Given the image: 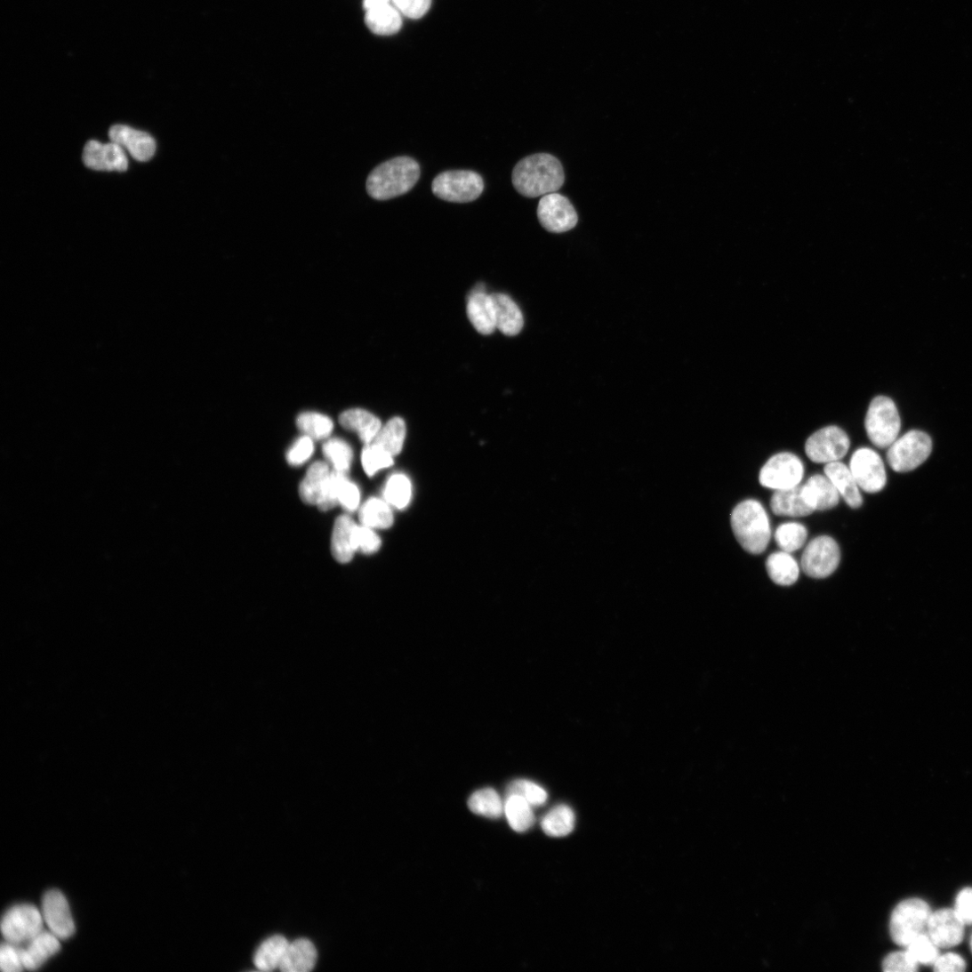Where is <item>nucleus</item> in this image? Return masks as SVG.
I'll return each instance as SVG.
<instances>
[{"label": "nucleus", "mask_w": 972, "mask_h": 972, "mask_svg": "<svg viewBox=\"0 0 972 972\" xmlns=\"http://www.w3.org/2000/svg\"><path fill=\"white\" fill-rule=\"evenodd\" d=\"M564 182L565 173L561 163L549 154H537L522 159L512 172L515 189L530 198L555 193Z\"/></svg>", "instance_id": "obj_1"}, {"label": "nucleus", "mask_w": 972, "mask_h": 972, "mask_svg": "<svg viewBox=\"0 0 972 972\" xmlns=\"http://www.w3.org/2000/svg\"><path fill=\"white\" fill-rule=\"evenodd\" d=\"M421 169L410 157H398L374 169L366 180V191L376 200H389L409 192L418 182Z\"/></svg>", "instance_id": "obj_2"}, {"label": "nucleus", "mask_w": 972, "mask_h": 972, "mask_svg": "<svg viewBox=\"0 0 972 972\" xmlns=\"http://www.w3.org/2000/svg\"><path fill=\"white\" fill-rule=\"evenodd\" d=\"M731 527L740 546L753 555L765 552L771 540L769 517L757 500H745L731 514Z\"/></svg>", "instance_id": "obj_3"}, {"label": "nucleus", "mask_w": 972, "mask_h": 972, "mask_svg": "<svg viewBox=\"0 0 972 972\" xmlns=\"http://www.w3.org/2000/svg\"><path fill=\"white\" fill-rule=\"evenodd\" d=\"M932 912L921 899H909L896 906L889 921V933L898 945L907 947L926 932Z\"/></svg>", "instance_id": "obj_4"}, {"label": "nucleus", "mask_w": 972, "mask_h": 972, "mask_svg": "<svg viewBox=\"0 0 972 972\" xmlns=\"http://www.w3.org/2000/svg\"><path fill=\"white\" fill-rule=\"evenodd\" d=\"M902 420L898 407L888 397H876L870 404L865 430L871 442L880 447H888L899 438Z\"/></svg>", "instance_id": "obj_5"}, {"label": "nucleus", "mask_w": 972, "mask_h": 972, "mask_svg": "<svg viewBox=\"0 0 972 972\" xmlns=\"http://www.w3.org/2000/svg\"><path fill=\"white\" fill-rule=\"evenodd\" d=\"M931 438L921 430H911L896 438L889 446L887 460L890 468L899 473L918 469L930 456Z\"/></svg>", "instance_id": "obj_6"}, {"label": "nucleus", "mask_w": 972, "mask_h": 972, "mask_svg": "<svg viewBox=\"0 0 972 972\" xmlns=\"http://www.w3.org/2000/svg\"><path fill=\"white\" fill-rule=\"evenodd\" d=\"M485 188L483 178L471 171H448L433 181V194L445 201L469 203L478 199Z\"/></svg>", "instance_id": "obj_7"}, {"label": "nucleus", "mask_w": 972, "mask_h": 972, "mask_svg": "<svg viewBox=\"0 0 972 972\" xmlns=\"http://www.w3.org/2000/svg\"><path fill=\"white\" fill-rule=\"evenodd\" d=\"M850 445V438L845 430L838 426H828L814 432L807 439L805 453L812 462L830 464L845 458Z\"/></svg>", "instance_id": "obj_8"}, {"label": "nucleus", "mask_w": 972, "mask_h": 972, "mask_svg": "<svg viewBox=\"0 0 972 972\" xmlns=\"http://www.w3.org/2000/svg\"><path fill=\"white\" fill-rule=\"evenodd\" d=\"M841 552L838 542L829 536L812 540L801 558V567L811 578L823 579L831 576L839 567Z\"/></svg>", "instance_id": "obj_9"}, {"label": "nucleus", "mask_w": 972, "mask_h": 972, "mask_svg": "<svg viewBox=\"0 0 972 972\" xmlns=\"http://www.w3.org/2000/svg\"><path fill=\"white\" fill-rule=\"evenodd\" d=\"M44 922L38 909L33 905L20 904L5 913L2 931L6 942L20 946L43 931Z\"/></svg>", "instance_id": "obj_10"}, {"label": "nucleus", "mask_w": 972, "mask_h": 972, "mask_svg": "<svg viewBox=\"0 0 972 972\" xmlns=\"http://www.w3.org/2000/svg\"><path fill=\"white\" fill-rule=\"evenodd\" d=\"M804 476V466L796 455L779 454L772 457L762 468L760 484L773 490H783L797 486Z\"/></svg>", "instance_id": "obj_11"}, {"label": "nucleus", "mask_w": 972, "mask_h": 972, "mask_svg": "<svg viewBox=\"0 0 972 972\" xmlns=\"http://www.w3.org/2000/svg\"><path fill=\"white\" fill-rule=\"evenodd\" d=\"M538 218L542 226L550 233L562 234L574 229L578 222V215L567 197L551 193L541 199L538 205Z\"/></svg>", "instance_id": "obj_12"}, {"label": "nucleus", "mask_w": 972, "mask_h": 972, "mask_svg": "<svg viewBox=\"0 0 972 972\" xmlns=\"http://www.w3.org/2000/svg\"><path fill=\"white\" fill-rule=\"evenodd\" d=\"M850 470L860 489L869 494L880 492L886 486L887 475L880 456L869 447L854 453Z\"/></svg>", "instance_id": "obj_13"}, {"label": "nucleus", "mask_w": 972, "mask_h": 972, "mask_svg": "<svg viewBox=\"0 0 972 972\" xmlns=\"http://www.w3.org/2000/svg\"><path fill=\"white\" fill-rule=\"evenodd\" d=\"M42 915L50 931L59 939H68L74 934L75 925L69 906L60 891L52 889L45 893Z\"/></svg>", "instance_id": "obj_14"}, {"label": "nucleus", "mask_w": 972, "mask_h": 972, "mask_svg": "<svg viewBox=\"0 0 972 972\" xmlns=\"http://www.w3.org/2000/svg\"><path fill=\"white\" fill-rule=\"evenodd\" d=\"M84 165L94 171L124 173L128 169V160L122 146L116 142L102 144L90 141L84 147Z\"/></svg>", "instance_id": "obj_15"}, {"label": "nucleus", "mask_w": 972, "mask_h": 972, "mask_svg": "<svg viewBox=\"0 0 972 972\" xmlns=\"http://www.w3.org/2000/svg\"><path fill=\"white\" fill-rule=\"evenodd\" d=\"M964 927L954 910L944 909L932 912L927 933L939 948H952L962 941Z\"/></svg>", "instance_id": "obj_16"}, {"label": "nucleus", "mask_w": 972, "mask_h": 972, "mask_svg": "<svg viewBox=\"0 0 972 972\" xmlns=\"http://www.w3.org/2000/svg\"><path fill=\"white\" fill-rule=\"evenodd\" d=\"M113 142L124 146L133 159L139 162L151 160L157 151V141L147 133L123 125H116L109 130Z\"/></svg>", "instance_id": "obj_17"}, {"label": "nucleus", "mask_w": 972, "mask_h": 972, "mask_svg": "<svg viewBox=\"0 0 972 972\" xmlns=\"http://www.w3.org/2000/svg\"><path fill=\"white\" fill-rule=\"evenodd\" d=\"M467 312L470 321L481 334L489 335L497 329L493 299L483 285L477 286L470 294Z\"/></svg>", "instance_id": "obj_18"}, {"label": "nucleus", "mask_w": 972, "mask_h": 972, "mask_svg": "<svg viewBox=\"0 0 972 972\" xmlns=\"http://www.w3.org/2000/svg\"><path fill=\"white\" fill-rule=\"evenodd\" d=\"M802 494L815 511L831 510L839 504L840 499L839 491L826 475L811 477L802 486Z\"/></svg>", "instance_id": "obj_19"}, {"label": "nucleus", "mask_w": 972, "mask_h": 972, "mask_svg": "<svg viewBox=\"0 0 972 972\" xmlns=\"http://www.w3.org/2000/svg\"><path fill=\"white\" fill-rule=\"evenodd\" d=\"M60 940L51 931H42L21 947L23 963L26 969L39 968L60 949Z\"/></svg>", "instance_id": "obj_20"}, {"label": "nucleus", "mask_w": 972, "mask_h": 972, "mask_svg": "<svg viewBox=\"0 0 972 972\" xmlns=\"http://www.w3.org/2000/svg\"><path fill=\"white\" fill-rule=\"evenodd\" d=\"M495 313L496 328L507 336H515L525 325L518 307L504 293L491 294Z\"/></svg>", "instance_id": "obj_21"}, {"label": "nucleus", "mask_w": 972, "mask_h": 972, "mask_svg": "<svg viewBox=\"0 0 972 972\" xmlns=\"http://www.w3.org/2000/svg\"><path fill=\"white\" fill-rule=\"evenodd\" d=\"M317 960V951L314 944L308 939H297L289 943L279 969L284 972H308L315 968Z\"/></svg>", "instance_id": "obj_22"}, {"label": "nucleus", "mask_w": 972, "mask_h": 972, "mask_svg": "<svg viewBox=\"0 0 972 972\" xmlns=\"http://www.w3.org/2000/svg\"><path fill=\"white\" fill-rule=\"evenodd\" d=\"M824 472L849 507L858 509L863 505L860 487L849 468L837 462L827 464Z\"/></svg>", "instance_id": "obj_23"}, {"label": "nucleus", "mask_w": 972, "mask_h": 972, "mask_svg": "<svg viewBox=\"0 0 972 972\" xmlns=\"http://www.w3.org/2000/svg\"><path fill=\"white\" fill-rule=\"evenodd\" d=\"M773 512L778 516L805 517L815 510L808 505L802 494V486L777 490L771 499Z\"/></svg>", "instance_id": "obj_24"}, {"label": "nucleus", "mask_w": 972, "mask_h": 972, "mask_svg": "<svg viewBox=\"0 0 972 972\" xmlns=\"http://www.w3.org/2000/svg\"><path fill=\"white\" fill-rule=\"evenodd\" d=\"M354 520L341 515L337 518L332 537V552L340 563L349 562L357 551L354 544V533L357 528Z\"/></svg>", "instance_id": "obj_25"}, {"label": "nucleus", "mask_w": 972, "mask_h": 972, "mask_svg": "<svg viewBox=\"0 0 972 972\" xmlns=\"http://www.w3.org/2000/svg\"><path fill=\"white\" fill-rule=\"evenodd\" d=\"M340 422L343 428L357 432L366 444L372 443L382 428L378 417L363 409L344 412L340 416Z\"/></svg>", "instance_id": "obj_26"}, {"label": "nucleus", "mask_w": 972, "mask_h": 972, "mask_svg": "<svg viewBox=\"0 0 972 972\" xmlns=\"http://www.w3.org/2000/svg\"><path fill=\"white\" fill-rule=\"evenodd\" d=\"M503 813L510 827L515 832H527L535 823L534 807L519 795L508 794Z\"/></svg>", "instance_id": "obj_27"}, {"label": "nucleus", "mask_w": 972, "mask_h": 972, "mask_svg": "<svg viewBox=\"0 0 972 972\" xmlns=\"http://www.w3.org/2000/svg\"><path fill=\"white\" fill-rule=\"evenodd\" d=\"M365 22L371 32L379 36H392L402 27L401 13L390 4L366 12Z\"/></svg>", "instance_id": "obj_28"}, {"label": "nucleus", "mask_w": 972, "mask_h": 972, "mask_svg": "<svg viewBox=\"0 0 972 972\" xmlns=\"http://www.w3.org/2000/svg\"><path fill=\"white\" fill-rule=\"evenodd\" d=\"M331 473L325 462H316L309 468L299 487V494L304 502L318 505Z\"/></svg>", "instance_id": "obj_29"}, {"label": "nucleus", "mask_w": 972, "mask_h": 972, "mask_svg": "<svg viewBox=\"0 0 972 972\" xmlns=\"http://www.w3.org/2000/svg\"><path fill=\"white\" fill-rule=\"evenodd\" d=\"M767 570L772 581L782 586L792 585L799 575V566L795 558L783 550L769 556Z\"/></svg>", "instance_id": "obj_30"}, {"label": "nucleus", "mask_w": 972, "mask_h": 972, "mask_svg": "<svg viewBox=\"0 0 972 972\" xmlns=\"http://www.w3.org/2000/svg\"><path fill=\"white\" fill-rule=\"evenodd\" d=\"M575 827L574 810L566 805H558L549 811L542 821L544 833L552 838L566 837Z\"/></svg>", "instance_id": "obj_31"}, {"label": "nucleus", "mask_w": 972, "mask_h": 972, "mask_svg": "<svg viewBox=\"0 0 972 972\" xmlns=\"http://www.w3.org/2000/svg\"><path fill=\"white\" fill-rule=\"evenodd\" d=\"M288 941L282 936H274L261 944L254 955V964L261 971L279 968L285 955Z\"/></svg>", "instance_id": "obj_32"}, {"label": "nucleus", "mask_w": 972, "mask_h": 972, "mask_svg": "<svg viewBox=\"0 0 972 972\" xmlns=\"http://www.w3.org/2000/svg\"><path fill=\"white\" fill-rule=\"evenodd\" d=\"M363 526L371 529H389L393 526L394 516L390 506L382 500L371 498L359 511Z\"/></svg>", "instance_id": "obj_33"}, {"label": "nucleus", "mask_w": 972, "mask_h": 972, "mask_svg": "<svg viewBox=\"0 0 972 972\" xmlns=\"http://www.w3.org/2000/svg\"><path fill=\"white\" fill-rule=\"evenodd\" d=\"M406 436L405 421L400 417H395L382 426L372 443L381 446L390 455L397 456L403 450Z\"/></svg>", "instance_id": "obj_34"}, {"label": "nucleus", "mask_w": 972, "mask_h": 972, "mask_svg": "<svg viewBox=\"0 0 972 972\" xmlns=\"http://www.w3.org/2000/svg\"><path fill=\"white\" fill-rule=\"evenodd\" d=\"M469 807L477 815L497 819L503 814L504 803L496 791L486 788L477 791L470 796Z\"/></svg>", "instance_id": "obj_35"}, {"label": "nucleus", "mask_w": 972, "mask_h": 972, "mask_svg": "<svg viewBox=\"0 0 972 972\" xmlns=\"http://www.w3.org/2000/svg\"><path fill=\"white\" fill-rule=\"evenodd\" d=\"M807 538V529L798 522L783 523L775 532V539L778 547L791 553L804 546Z\"/></svg>", "instance_id": "obj_36"}, {"label": "nucleus", "mask_w": 972, "mask_h": 972, "mask_svg": "<svg viewBox=\"0 0 972 972\" xmlns=\"http://www.w3.org/2000/svg\"><path fill=\"white\" fill-rule=\"evenodd\" d=\"M297 427L307 436L315 439L327 438L333 430V421L318 413H303L297 417Z\"/></svg>", "instance_id": "obj_37"}, {"label": "nucleus", "mask_w": 972, "mask_h": 972, "mask_svg": "<svg viewBox=\"0 0 972 972\" xmlns=\"http://www.w3.org/2000/svg\"><path fill=\"white\" fill-rule=\"evenodd\" d=\"M323 453L336 471L346 473L349 470L353 452L346 441L341 438H331L324 444Z\"/></svg>", "instance_id": "obj_38"}, {"label": "nucleus", "mask_w": 972, "mask_h": 972, "mask_svg": "<svg viewBox=\"0 0 972 972\" xmlns=\"http://www.w3.org/2000/svg\"><path fill=\"white\" fill-rule=\"evenodd\" d=\"M384 495L391 505L398 509L406 508L412 497V484L409 478L402 474L392 476L386 485Z\"/></svg>", "instance_id": "obj_39"}, {"label": "nucleus", "mask_w": 972, "mask_h": 972, "mask_svg": "<svg viewBox=\"0 0 972 972\" xmlns=\"http://www.w3.org/2000/svg\"><path fill=\"white\" fill-rule=\"evenodd\" d=\"M393 464V456L383 448L373 443L366 444L362 453V466L366 475L372 477Z\"/></svg>", "instance_id": "obj_40"}, {"label": "nucleus", "mask_w": 972, "mask_h": 972, "mask_svg": "<svg viewBox=\"0 0 972 972\" xmlns=\"http://www.w3.org/2000/svg\"><path fill=\"white\" fill-rule=\"evenodd\" d=\"M906 948L915 960L923 965H933L940 956V948L927 932L916 937Z\"/></svg>", "instance_id": "obj_41"}, {"label": "nucleus", "mask_w": 972, "mask_h": 972, "mask_svg": "<svg viewBox=\"0 0 972 972\" xmlns=\"http://www.w3.org/2000/svg\"><path fill=\"white\" fill-rule=\"evenodd\" d=\"M508 794H517L526 799L534 807L546 804L547 791L540 785L528 780H516L508 787Z\"/></svg>", "instance_id": "obj_42"}, {"label": "nucleus", "mask_w": 972, "mask_h": 972, "mask_svg": "<svg viewBox=\"0 0 972 972\" xmlns=\"http://www.w3.org/2000/svg\"><path fill=\"white\" fill-rule=\"evenodd\" d=\"M920 963L907 951L895 952L888 954L882 962V968L886 972H914L919 969Z\"/></svg>", "instance_id": "obj_43"}, {"label": "nucleus", "mask_w": 972, "mask_h": 972, "mask_svg": "<svg viewBox=\"0 0 972 972\" xmlns=\"http://www.w3.org/2000/svg\"><path fill=\"white\" fill-rule=\"evenodd\" d=\"M345 478V473L342 472L334 470L331 473L321 500L317 505L321 510H329L339 504L340 488Z\"/></svg>", "instance_id": "obj_44"}, {"label": "nucleus", "mask_w": 972, "mask_h": 972, "mask_svg": "<svg viewBox=\"0 0 972 972\" xmlns=\"http://www.w3.org/2000/svg\"><path fill=\"white\" fill-rule=\"evenodd\" d=\"M314 450L313 438L305 435L298 438L288 451L286 454L287 462L293 467L301 466L311 458Z\"/></svg>", "instance_id": "obj_45"}, {"label": "nucleus", "mask_w": 972, "mask_h": 972, "mask_svg": "<svg viewBox=\"0 0 972 972\" xmlns=\"http://www.w3.org/2000/svg\"><path fill=\"white\" fill-rule=\"evenodd\" d=\"M0 967L4 972H19L25 968L21 947L6 942L0 950Z\"/></svg>", "instance_id": "obj_46"}, {"label": "nucleus", "mask_w": 972, "mask_h": 972, "mask_svg": "<svg viewBox=\"0 0 972 972\" xmlns=\"http://www.w3.org/2000/svg\"><path fill=\"white\" fill-rule=\"evenodd\" d=\"M354 544L356 550L365 554H372L381 549L382 540L371 528L357 526L354 533Z\"/></svg>", "instance_id": "obj_47"}, {"label": "nucleus", "mask_w": 972, "mask_h": 972, "mask_svg": "<svg viewBox=\"0 0 972 972\" xmlns=\"http://www.w3.org/2000/svg\"><path fill=\"white\" fill-rule=\"evenodd\" d=\"M395 7L407 18L419 20L430 10L431 0H393Z\"/></svg>", "instance_id": "obj_48"}, {"label": "nucleus", "mask_w": 972, "mask_h": 972, "mask_svg": "<svg viewBox=\"0 0 972 972\" xmlns=\"http://www.w3.org/2000/svg\"><path fill=\"white\" fill-rule=\"evenodd\" d=\"M359 501L360 493L358 487L346 477L340 488L339 504L349 511H354L357 509Z\"/></svg>", "instance_id": "obj_49"}, {"label": "nucleus", "mask_w": 972, "mask_h": 972, "mask_svg": "<svg viewBox=\"0 0 972 972\" xmlns=\"http://www.w3.org/2000/svg\"><path fill=\"white\" fill-rule=\"evenodd\" d=\"M954 911L965 926L972 925V888L959 892Z\"/></svg>", "instance_id": "obj_50"}, {"label": "nucleus", "mask_w": 972, "mask_h": 972, "mask_svg": "<svg viewBox=\"0 0 972 972\" xmlns=\"http://www.w3.org/2000/svg\"><path fill=\"white\" fill-rule=\"evenodd\" d=\"M933 966L937 972H960L966 969V961L960 955L948 952L940 955Z\"/></svg>", "instance_id": "obj_51"}, {"label": "nucleus", "mask_w": 972, "mask_h": 972, "mask_svg": "<svg viewBox=\"0 0 972 972\" xmlns=\"http://www.w3.org/2000/svg\"><path fill=\"white\" fill-rule=\"evenodd\" d=\"M390 4V0H364V9L367 11Z\"/></svg>", "instance_id": "obj_52"}, {"label": "nucleus", "mask_w": 972, "mask_h": 972, "mask_svg": "<svg viewBox=\"0 0 972 972\" xmlns=\"http://www.w3.org/2000/svg\"><path fill=\"white\" fill-rule=\"evenodd\" d=\"M970 944H971V950H972V937H971V942H970Z\"/></svg>", "instance_id": "obj_53"}]
</instances>
